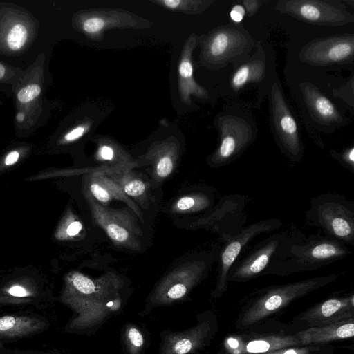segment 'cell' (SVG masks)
Here are the masks:
<instances>
[{
	"label": "cell",
	"mask_w": 354,
	"mask_h": 354,
	"mask_svg": "<svg viewBox=\"0 0 354 354\" xmlns=\"http://www.w3.org/2000/svg\"><path fill=\"white\" fill-rule=\"evenodd\" d=\"M95 140L97 145V158L107 163L102 166L104 170L109 172L122 171L130 169L136 165L129 154L114 140L106 138Z\"/></svg>",
	"instance_id": "44dd1931"
},
{
	"label": "cell",
	"mask_w": 354,
	"mask_h": 354,
	"mask_svg": "<svg viewBox=\"0 0 354 354\" xmlns=\"http://www.w3.org/2000/svg\"><path fill=\"white\" fill-rule=\"evenodd\" d=\"M286 236L282 234H273L261 243L245 258L234 262L228 272L227 280L243 281L251 279L266 270Z\"/></svg>",
	"instance_id": "4fadbf2b"
},
{
	"label": "cell",
	"mask_w": 354,
	"mask_h": 354,
	"mask_svg": "<svg viewBox=\"0 0 354 354\" xmlns=\"http://www.w3.org/2000/svg\"><path fill=\"white\" fill-rule=\"evenodd\" d=\"M93 214L110 239L119 245L137 249L140 232L133 218L127 214L107 209L88 196Z\"/></svg>",
	"instance_id": "7c38bea8"
},
{
	"label": "cell",
	"mask_w": 354,
	"mask_h": 354,
	"mask_svg": "<svg viewBox=\"0 0 354 354\" xmlns=\"http://www.w3.org/2000/svg\"><path fill=\"white\" fill-rule=\"evenodd\" d=\"M304 102L313 120L326 127L344 124V118L339 110L314 85L304 82L300 85Z\"/></svg>",
	"instance_id": "2e32d148"
},
{
	"label": "cell",
	"mask_w": 354,
	"mask_h": 354,
	"mask_svg": "<svg viewBox=\"0 0 354 354\" xmlns=\"http://www.w3.org/2000/svg\"><path fill=\"white\" fill-rule=\"evenodd\" d=\"M46 323L35 317L4 315L0 317V338L25 337L44 330Z\"/></svg>",
	"instance_id": "7402d4cb"
},
{
	"label": "cell",
	"mask_w": 354,
	"mask_h": 354,
	"mask_svg": "<svg viewBox=\"0 0 354 354\" xmlns=\"http://www.w3.org/2000/svg\"><path fill=\"white\" fill-rule=\"evenodd\" d=\"M254 44L250 34L241 26H219L203 39L201 61L211 70L225 67L229 64L239 66L248 60Z\"/></svg>",
	"instance_id": "7a4b0ae2"
},
{
	"label": "cell",
	"mask_w": 354,
	"mask_h": 354,
	"mask_svg": "<svg viewBox=\"0 0 354 354\" xmlns=\"http://www.w3.org/2000/svg\"><path fill=\"white\" fill-rule=\"evenodd\" d=\"M71 283L74 289L80 293L89 294L95 290L93 282L81 274H75L72 278Z\"/></svg>",
	"instance_id": "83f0119b"
},
{
	"label": "cell",
	"mask_w": 354,
	"mask_h": 354,
	"mask_svg": "<svg viewBox=\"0 0 354 354\" xmlns=\"http://www.w3.org/2000/svg\"><path fill=\"white\" fill-rule=\"evenodd\" d=\"M82 230V224L79 221L72 222L67 227L66 232L69 236L77 234Z\"/></svg>",
	"instance_id": "74e56055"
},
{
	"label": "cell",
	"mask_w": 354,
	"mask_h": 354,
	"mask_svg": "<svg viewBox=\"0 0 354 354\" xmlns=\"http://www.w3.org/2000/svg\"><path fill=\"white\" fill-rule=\"evenodd\" d=\"M155 3L171 11L186 14L197 15L202 13L214 3L212 0H153Z\"/></svg>",
	"instance_id": "484cf974"
},
{
	"label": "cell",
	"mask_w": 354,
	"mask_h": 354,
	"mask_svg": "<svg viewBox=\"0 0 354 354\" xmlns=\"http://www.w3.org/2000/svg\"><path fill=\"white\" fill-rule=\"evenodd\" d=\"M219 145L208 159L214 167L225 165L236 158L254 140V131L242 117L226 114L217 120Z\"/></svg>",
	"instance_id": "5b68a950"
},
{
	"label": "cell",
	"mask_w": 354,
	"mask_h": 354,
	"mask_svg": "<svg viewBox=\"0 0 354 354\" xmlns=\"http://www.w3.org/2000/svg\"><path fill=\"white\" fill-rule=\"evenodd\" d=\"M93 121L90 118L85 120L69 131L64 136V140L66 142H73L78 140L91 129Z\"/></svg>",
	"instance_id": "f1b7e54d"
},
{
	"label": "cell",
	"mask_w": 354,
	"mask_h": 354,
	"mask_svg": "<svg viewBox=\"0 0 354 354\" xmlns=\"http://www.w3.org/2000/svg\"><path fill=\"white\" fill-rule=\"evenodd\" d=\"M321 348L314 346L289 347L262 354H320Z\"/></svg>",
	"instance_id": "f546056e"
},
{
	"label": "cell",
	"mask_w": 354,
	"mask_h": 354,
	"mask_svg": "<svg viewBox=\"0 0 354 354\" xmlns=\"http://www.w3.org/2000/svg\"><path fill=\"white\" fill-rule=\"evenodd\" d=\"M339 159L346 165L348 168L353 171L354 168V147H351L339 155Z\"/></svg>",
	"instance_id": "d6a6232c"
},
{
	"label": "cell",
	"mask_w": 354,
	"mask_h": 354,
	"mask_svg": "<svg viewBox=\"0 0 354 354\" xmlns=\"http://www.w3.org/2000/svg\"><path fill=\"white\" fill-rule=\"evenodd\" d=\"M353 34L314 39L299 54L301 61L314 66L348 64L353 60Z\"/></svg>",
	"instance_id": "9c48e42d"
},
{
	"label": "cell",
	"mask_w": 354,
	"mask_h": 354,
	"mask_svg": "<svg viewBox=\"0 0 354 354\" xmlns=\"http://www.w3.org/2000/svg\"><path fill=\"white\" fill-rule=\"evenodd\" d=\"M299 345L301 344L297 335L262 336L249 341L230 337L226 342V348L231 354H262Z\"/></svg>",
	"instance_id": "ac0fdd59"
},
{
	"label": "cell",
	"mask_w": 354,
	"mask_h": 354,
	"mask_svg": "<svg viewBox=\"0 0 354 354\" xmlns=\"http://www.w3.org/2000/svg\"><path fill=\"white\" fill-rule=\"evenodd\" d=\"M27 36L28 32L24 26L20 24L15 25L7 37L8 46L14 50L20 49L24 45Z\"/></svg>",
	"instance_id": "4316f807"
},
{
	"label": "cell",
	"mask_w": 354,
	"mask_h": 354,
	"mask_svg": "<svg viewBox=\"0 0 354 354\" xmlns=\"http://www.w3.org/2000/svg\"><path fill=\"white\" fill-rule=\"evenodd\" d=\"M270 107L272 128L278 144L290 159L299 161L304 147L298 126L277 80L270 86Z\"/></svg>",
	"instance_id": "8992f818"
},
{
	"label": "cell",
	"mask_w": 354,
	"mask_h": 354,
	"mask_svg": "<svg viewBox=\"0 0 354 354\" xmlns=\"http://www.w3.org/2000/svg\"><path fill=\"white\" fill-rule=\"evenodd\" d=\"M276 9L299 20L319 26H338L351 23L354 16L337 1L282 0Z\"/></svg>",
	"instance_id": "52a82bcc"
},
{
	"label": "cell",
	"mask_w": 354,
	"mask_h": 354,
	"mask_svg": "<svg viewBox=\"0 0 354 354\" xmlns=\"http://www.w3.org/2000/svg\"><path fill=\"white\" fill-rule=\"evenodd\" d=\"M41 92L40 86L37 84L28 85L19 91L18 100L21 102H28L37 97Z\"/></svg>",
	"instance_id": "4dcf8cb0"
},
{
	"label": "cell",
	"mask_w": 354,
	"mask_h": 354,
	"mask_svg": "<svg viewBox=\"0 0 354 354\" xmlns=\"http://www.w3.org/2000/svg\"><path fill=\"white\" fill-rule=\"evenodd\" d=\"M343 243L333 238L312 236L303 241L281 242L266 268L277 273L310 270L333 263L349 254Z\"/></svg>",
	"instance_id": "6da1fadb"
},
{
	"label": "cell",
	"mask_w": 354,
	"mask_h": 354,
	"mask_svg": "<svg viewBox=\"0 0 354 354\" xmlns=\"http://www.w3.org/2000/svg\"><path fill=\"white\" fill-rule=\"evenodd\" d=\"M77 27L89 39L101 41L113 28H145L149 21L127 10L113 8L88 9L77 16Z\"/></svg>",
	"instance_id": "ba28073f"
},
{
	"label": "cell",
	"mask_w": 354,
	"mask_h": 354,
	"mask_svg": "<svg viewBox=\"0 0 354 354\" xmlns=\"http://www.w3.org/2000/svg\"><path fill=\"white\" fill-rule=\"evenodd\" d=\"M266 55L263 48L258 44L256 53L237 67L230 80L232 89L239 91L250 83H259L266 77Z\"/></svg>",
	"instance_id": "ffe728a7"
},
{
	"label": "cell",
	"mask_w": 354,
	"mask_h": 354,
	"mask_svg": "<svg viewBox=\"0 0 354 354\" xmlns=\"http://www.w3.org/2000/svg\"><path fill=\"white\" fill-rule=\"evenodd\" d=\"M241 2L245 10V14L249 17L255 14L260 7V1L257 0H243Z\"/></svg>",
	"instance_id": "d590c367"
},
{
	"label": "cell",
	"mask_w": 354,
	"mask_h": 354,
	"mask_svg": "<svg viewBox=\"0 0 354 354\" xmlns=\"http://www.w3.org/2000/svg\"><path fill=\"white\" fill-rule=\"evenodd\" d=\"M306 218L309 225L321 227L331 238L353 245L354 206L343 196L326 194L315 198Z\"/></svg>",
	"instance_id": "3957f363"
},
{
	"label": "cell",
	"mask_w": 354,
	"mask_h": 354,
	"mask_svg": "<svg viewBox=\"0 0 354 354\" xmlns=\"http://www.w3.org/2000/svg\"><path fill=\"white\" fill-rule=\"evenodd\" d=\"M179 154V143L171 136L153 142L143 159L151 162L152 174L156 180H163L173 172Z\"/></svg>",
	"instance_id": "e0dca14e"
},
{
	"label": "cell",
	"mask_w": 354,
	"mask_h": 354,
	"mask_svg": "<svg viewBox=\"0 0 354 354\" xmlns=\"http://www.w3.org/2000/svg\"><path fill=\"white\" fill-rule=\"evenodd\" d=\"M8 295L13 298L22 299L30 297V292L24 287L19 285L11 286L8 290Z\"/></svg>",
	"instance_id": "836d02e7"
},
{
	"label": "cell",
	"mask_w": 354,
	"mask_h": 354,
	"mask_svg": "<svg viewBox=\"0 0 354 354\" xmlns=\"http://www.w3.org/2000/svg\"><path fill=\"white\" fill-rule=\"evenodd\" d=\"M198 41L197 36L193 33L185 41L180 54L178 66V84L179 96L182 102L189 105L191 96L201 100L209 99L206 89L199 85L194 77L192 53Z\"/></svg>",
	"instance_id": "5bb4252c"
},
{
	"label": "cell",
	"mask_w": 354,
	"mask_h": 354,
	"mask_svg": "<svg viewBox=\"0 0 354 354\" xmlns=\"http://www.w3.org/2000/svg\"><path fill=\"white\" fill-rule=\"evenodd\" d=\"M213 203L214 196L210 193L196 192L178 198L170 210L176 214L194 213L210 207Z\"/></svg>",
	"instance_id": "cb8c5ba5"
},
{
	"label": "cell",
	"mask_w": 354,
	"mask_h": 354,
	"mask_svg": "<svg viewBox=\"0 0 354 354\" xmlns=\"http://www.w3.org/2000/svg\"><path fill=\"white\" fill-rule=\"evenodd\" d=\"M230 15L234 23H240L245 15V10L243 5L236 4L232 8Z\"/></svg>",
	"instance_id": "e575fe53"
},
{
	"label": "cell",
	"mask_w": 354,
	"mask_h": 354,
	"mask_svg": "<svg viewBox=\"0 0 354 354\" xmlns=\"http://www.w3.org/2000/svg\"><path fill=\"white\" fill-rule=\"evenodd\" d=\"M93 174L90 178L89 189L92 196L99 202L108 203L113 198L129 201L121 187L102 171Z\"/></svg>",
	"instance_id": "603a6c76"
},
{
	"label": "cell",
	"mask_w": 354,
	"mask_h": 354,
	"mask_svg": "<svg viewBox=\"0 0 354 354\" xmlns=\"http://www.w3.org/2000/svg\"><path fill=\"white\" fill-rule=\"evenodd\" d=\"M214 259V254L205 253L179 265L165 277L160 291L169 299L181 298L207 273Z\"/></svg>",
	"instance_id": "8fae6325"
},
{
	"label": "cell",
	"mask_w": 354,
	"mask_h": 354,
	"mask_svg": "<svg viewBox=\"0 0 354 354\" xmlns=\"http://www.w3.org/2000/svg\"><path fill=\"white\" fill-rule=\"evenodd\" d=\"M354 296L332 298L305 312L300 319L310 327L327 325L353 318Z\"/></svg>",
	"instance_id": "9a60e30c"
},
{
	"label": "cell",
	"mask_w": 354,
	"mask_h": 354,
	"mask_svg": "<svg viewBox=\"0 0 354 354\" xmlns=\"http://www.w3.org/2000/svg\"><path fill=\"white\" fill-rule=\"evenodd\" d=\"M338 277V274L319 276L268 290L245 312L241 322L250 326L278 311L292 301L325 286Z\"/></svg>",
	"instance_id": "277c9868"
},
{
	"label": "cell",
	"mask_w": 354,
	"mask_h": 354,
	"mask_svg": "<svg viewBox=\"0 0 354 354\" xmlns=\"http://www.w3.org/2000/svg\"><path fill=\"white\" fill-rule=\"evenodd\" d=\"M19 153L17 151H13L9 153L5 159V164L6 165H12L15 164L19 159Z\"/></svg>",
	"instance_id": "f35d334b"
},
{
	"label": "cell",
	"mask_w": 354,
	"mask_h": 354,
	"mask_svg": "<svg viewBox=\"0 0 354 354\" xmlns=\"http://www.w3.org/2000/svg\"><path fill=\"white\" fill-rule=\"evenodd\" d=\"M129 170L125 169L113 172L104 171L112 176V178L118 183L127 196L141 201L147 194V185L141 178L129 174Z\"/></svg>",
	"instance_id": "d4e9b609"
},
{
	"label": "cell",
	"mask_w": 354,
	"mask_h": 354,
	"mask_svg": "<svg viewBox=\"0 0 354 354\" xmlns=\"http://www.w3.org/2000/svg\"><path fill=\"white\" fill-rule=\"evenodd\" d=\"M17 119L18 120V121H22L24 119V115L21 113H19L17 115Z\"/></svg>",
	"instance_id": "60d3db41"
},
{
	"label": "cell",
	"mask_w": 354,
	"mask_h": 354,
	"mask_svg": "<svg viewBox=\"0 0 354 354\" xmlns=\"http://www.w3.org/2000/svg\"><path fill=\"white\" fill-rule=\"evenodd\" d=\"M129 338L133 346L140 347L143 344V337L141 333L135 328H131L128 333Z\"/></svg>",
	"instance_id": "8d00e7d4"
},
{
	"label": "cell",
	"mask_w": 354,
	"mask_h": 354,
	"mask_svg": "<svg viewBox=\"0 0 354 354\" xmlns=\"http://www.w3.org/2000/svg\"><path fill=\"white\" fill-rule=\"evenodd\" d=\"M279 219L270 218L244 227L236 235L225 241L219 257V272L214 294L221 295L226 290L230 269L243 248L255 236L274 230L281 225Z\"/></svg>",
	"instance_id": "30bf717a"
},
{
	"label": "cell",
	"mask_w": 354,
	"mask_h": 354,
	"mask_svg": "<svg viewBox=\"0 0 354 354\" xmlns=\"http://www.w3.org/2000/svg\"><path fill=\"white\" fill-rule=\"evenodd\" d=\"M193 341L189 338H183L176 342L174 347V352L177 354H185L193 347Z\"/></svg>",
	"instance_id": "1f68e13d"
},
{
	"label": "cell",
	"mask_w": 354,
	"mask_h": 354,
	"mask_svg": "<svg viewBox=\"0 0 354 354\" xmlns=\"http://www.w3.org/2000/svg\"><path fill=\"white\" fill-rule=\"evenodd\" d=\"M6 69L4 66L0 64V79L5 75Z\"/></svg>",
	"instance_id": "ab89813d"
},
{
	"label": "cell",
	"mask_w": 354,
	"mask_h": 354,
	"mask_svg": "<svg viewBox=\"0 0 354 354\" xmlns=\"http://www.w3.org/2000/svg\"><path fill=\"white\" fill-rule=\"evenodd\" d=\"M353 335V318L327 325L310 327L297 334L301 345L324 344L334 340L351 338Z\"/></svg>",
	"instance_id": "d6986e66"
}]
</instances>
